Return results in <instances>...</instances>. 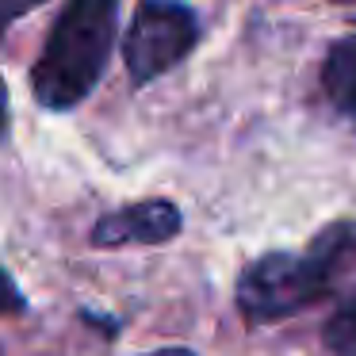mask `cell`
<instances>
[{"label": "cell", "instance_id": "7", "mask_svg": "<svg viewBox=\"0 0 356 356\" xmlns=\"http://www.w3.org/2000/svg\"><path fill=\"white\" fill-rule=\"evenodd\" d=\"M322 341L337 356H356V295L330 314V322L322 325Z\"/></svg>", "mask_w": 356, "mask_h": 356}, {"label": "cell", "instance_id": "9", "mask_svg": "<svg viewBox=\"0 0 356 356\" xmlns=\"http://www.w3.org/2000/svg\"><path fill=\"white\" fill-rule=\"evenodd\" d=\"M27 310V299L19 291V284L12 280V272L0 264V318H16Z\"/></svg>", "mask_w": 356, "mask_h": 356}, {"label": "cell", "instance_id": "5", "mask_svg": "<svg viewBox=\"0 0 356 356\" xmlns=\"http://www.w3.org/2000/svg\"><path fill=\"white\" fill-rule=\"evenodd\" d=\"M318 257L325 264L330 276V295H356V222H333L310 241Z\"/></svg>", "mask_w": 356, "mask_h": 356}, {"label": "cell", "instance_id": "4", "mask_svg": "<svg viewBox=\"0 0 356 356\" xmlns=\"http://www.w3.org/2000/svg\"><path fill=\"white\" fill-rule=\"evenodd\" d=\"M184 226V215H180L177 203L169 200H142L131 203V207H119L111 215H104L100 222L92 226L88 241L96 249H123V245H161V241H172Z\"/></svg>", "mask_w": 356, "mask_h": 356}, {"label": "cell", "instance_id": "10", "mask_svg": "<svg viewBox=\"0 0 356 356\" xmlns=\"http://www.w3.org/2000/svg\"><path fill=\"white\" fill-rule=\"evenodd\" d=\"M142 356H195L192 348H154V353H142Z\"/></svg>", "mask_w": 356, "mask_h": 356}, {"label": "cell", "instance_id": "3", "mask_svg": "<svg viewBox=\"0 0 356 356\" xmlns=\"http://www.w3.org/2000/svg\"><path fill=\"white\" fill-rule=\"evenodd\" d=\"M200 42L195 12L180 0H138L131 31L123 39L127 73L134 85H149L154 77L169 73L177 62L192 54Z\"/></svg>", "mask_w": 356, "mask_h": 356}, {"label": "cell", "instance_id": "8", "mask_svg": "<svg viewBox=\"0 0 356 356\" xmlns=\"http://www.w3.org/2000/svg\"><path fill=\"white\" fill-rule=\"evenodd\" d=\"M39 4H47V0H0V39H4L8 24H16L19 16H27ZM4 134H8V92H4V81H0V138Z\"/></svg>", "mask_w": 356, "mask_h": 356}, {"label": "cell", "instance_id": "2", "mask_svg": "<svg viewBox=\"0 0 356 356\" xmlns=\"http://www.w3.org/2000/svg\"><path fill=\"white\" fill-rule=\"evenodd\" d=\"M330 299V276L314 249L307 253H264L249 261L234 287L238 314L249 325H272Z\"/></svg>", "mask_w": 356, "mask_h": 356}, {"label": "cell", "instance_id": "6", "mask_svg": "<svg viewBox=\"0 0 356 356\" xmlns=\"http://www.w3.org/2000/svg\"><path fill=\"white\" fill-rule=\"evenodd\" d=\"M322 85H325V96L345 115H356V35L341 39L330 50V58L322 65Z\"/></svg>", "mask_w": 356, "mask_h": 356}, {"label": "cell", "instance_id": "1", "mask_svg": "<svg viewBox=\"0 0 356 356\" xmlns=\"http://www.w3.org/2000/svg\"><path fill=\"white\" fill-rule=\"evenodd\" d=\"M119 0H70L31 70L35 100L47 111H70L96 88L115 42Z\"/></svg>", "mask_w": 356, "mask_h": 356}]
</instances>
